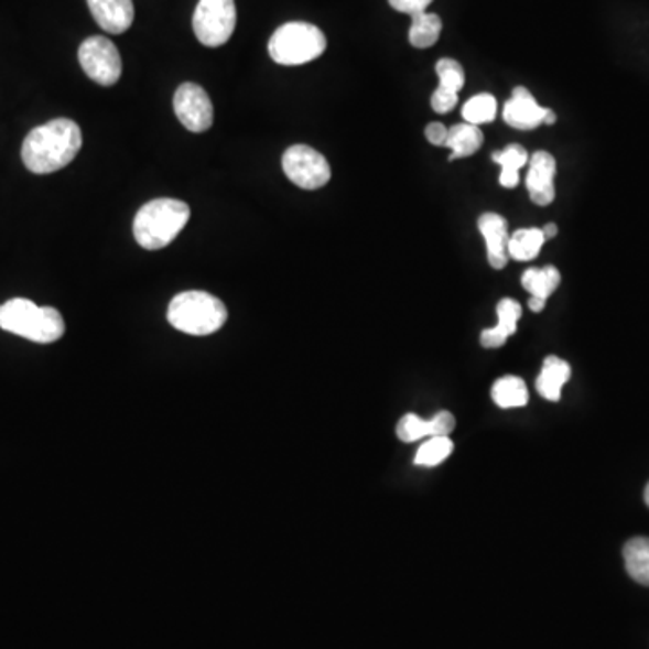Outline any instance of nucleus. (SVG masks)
<instances>
[{"instance_id": "1", "label": "nucleus", "mask_w": 649, "mask_h": 649, "mask_svg": "<svg viewBox=\"0 0 649 649\" xmlns=\"http://www.w3.org/2000/svg\"><path fill=\"white\" fill-rule=\"evenodd\" d=\"M82 143L84 138L78 123L67 118L53 119L25 136L22 161L33 174H53L73 163Z\"/></svg>"}, {"instance_id": "2", "label": "nucleus", "mask_w": 649, "mask_h": 649, "mask_svg": "<svg viewBox=\"0 0 649 649\" xmlns=\"http://www.w3.org/2000/svg\"><path fill=\"white\" fill-rule=\"evenodd\" d=\"M188 220V204L177 198H154L136 215V242L149 251L166 248L174 242Z\"/></svg>"}, {"instance_id": "3", "label": "nucleus", "mask_w": 649, "mask_h": 649, "mask_svg": "<svg viewBox=\"0 0 649 649\" xmlns=\"http://www.w3.org/2000/svg\"><path fill=\"white\" fill-rule=\"evenodd\" d=\"M0 328L30 342L55 343L64 336L62 314L53 307H39L25 298H13L0 305Z\"/></svg>"}, {"instance_id": "4", "label": "nucleus", "mask_w": 649, "mask_h": 649, "mask_svg": "<svg viewBox=\"0 0 649 649\" xmlns=\"http://www.w3.org/2000/svg\"><path fill=\"white\" fill-rule=\"evenodd\" d=\"M172 327L190 336H209L223 328L228 320V309L214 294L204 291H186L177 294L169 305Z\"/></svg>"}, {"instance_id": "5", "label": "nucleus", "mask_w": 649, "mask_h": 649, "mask_svg": "<svg viewBox=\"0 0 649 649\" xmlns=\"http://www.w3.org/2000/svg\"><path fill=\"white\" fill-rule=\"evenodd\" d=\"M327 50L323 31L309 22L280 25L269 40V55L280 65H303L320 58Z\"/></svg>"}, {"instance_id": "6", "label": "nucleus", "mask_w": 649, "mask_h": 649, "mask_svg": "<svg viewBox=\"0 0 649 649\" xmlns=\"http://www.w3.org/2000/svg\"><path fill=\"white\" fill-rule=\"evenodd\" d=\"M237 25L235 0H198L194 13V31L198 42L208 47L224 45Z\"/></svg>"}, {"instance_id": "7", "label": "nucleus", "mask_w": 649, "mask_h": 649, "mask_svg": "<svg viewBox=\"0 0 649 649\" xmlns=\"http://www.w3.org/2000/svg\"><path fill=\"white\" fill-rule=\"evenodd\" d=\"M79 65L96 84L110 87L118 84L121 78V56L115 42H110L105 36H90L84 40L78 51Z\"/></svg>"}, {"instance_id": "8", "label": "nucleus", "mask_w": 649, "mask_h": 649, "mask_svg": "<svg viewBox=\"0 0 649 649\" xmlns=\"http://www.w3.org/2000/svg\"><path fill=\"white\" fill-rule=\"evenodd\" d=\"M283 172L303 190L323 188L333 177L327 159L307 144H294L282 158Z\"/></svg>"}, {"instance_id": "9", "label": "nucleus", "mask_w": 649, "mask_h": 649, "mask_svg": "<svg viewBox=\"0 0 649 649\" xmlns=\"http://www.w3.org/2000/svg\"><path fill=\"white\" fill-rule=\"evenodd\" d=\"M175 115L190 132H206L214 125V105L208 93L197 84H183L175 90Z\"/></svg>"}, {"instance_id": "10", "label": "nucleus", "mask_w": 649, "mask_h": 649, "mask_svg": "<svg viewBox=\"0 0 649 649\" xmlns=\"http://www.w3.org/2000/svg\"><path fill=\"white\" fill-rule=\"evenodd\" d=\"M547 115L549 109L541 107L526 87H516L504 107L506 123L518 130H532L545 125Z\"/></svg>"}, {"instance_id": "11", "label": "nucleus", "mask_w": 649, "mask_h": 649, "mask_svg": "<svg viewBox=\"0 0 649 649\" xmlns=\"http://www.w3.org/2000/svg\"><path fill=\"white\" fill-rule=\"evenodd\" d=\"M529 174H527V190L531 201L538 206H549L555 198V159L549 152H536L529 158Z\"/></svg>"}, {"instance_id": "12", "label": "nucleus", "mask_w": 649, "mask_h": 649, "mask_svg": "<svg viewBox=\"0 0 649 649\" xmlns=\"http://www.w3.org/2000/svg\"><path fill=\"white\" fill-rule=\"evenodd\" d=\"M478 229L486 240L487 260L495 269H504L509 262V224L498 214H484L478 218Z\"/></svg>"}, {"instance_id": "13", "label": "nucleus", "mask_w": 649, "mask_h": 649, "mask_svg": "<svg viewBox=\"0 0 649 649\" xmlns=\"http://www.w3.org/2000/svg\"><path fill=\"white\" fill-rule=\"evenodd\" d=\"M455 430V417L450 412H439L432 421H424L415 413H408L397 424V436L402 442H417L424 436H450Z\"/></svg>"}, {"instance_id": "14", "label": "nucleus", "mask_w": 649, "mask_h": 649, "mask_svg": "<svg viewBox=\"0 0 649 649\" xmlns=\"http://www.w3.org/2000/svg\"><path fill=\"white\" fill-rule=\"evenodd\" d=\"M90 13L107 33L121 35L134 22L132 0H87Z\"/></svg>"}, {"instance_id": "15", "label": "nucleus", "mask_w": 649, "mask_h": 649, "mask_svg": "<svg viewBox=\"0 0 649 649\" xmlns=\"http://www.w3.org/2000/svg\"><path fill=\"white\" fill-rule=\"evenodd\" d=\"M496 314H498L496 327L487 328L482 333V347L498 348L506 345L507 339L516 333V325L520 322L521 305L512 298H504L496 307Z\"/></svg>"}, {"instance_id": "16", "label": "nucleus", "mask_w": 649, "mask_h": 649, "mask_svg": "<svg viewBox=\"0 0 649 649\" xmlns=\"http://www.w3.org/2000/svg\"><path fill=\"white\" fill-rule=\"evenodd\" d=\"M572 370L569 363L563 361L561 357L549 356L543 361L538 381H536V390L547 401H560L561 388L565 387V382L571 379Z\"/></svg>"}, {"instance_id": "17", "label": "nucleus", "mask_w": 649, "mask_h": 649, "mask_svg": "<svg viewBox=\"0 0 649 649\" xmlns=\"http://www.w3.org/2000/svg\"><path fill=\"white\" fill-rule=\"evenodd\" d=\"M484 143V134L476 125L462 123L447 129V138L444 147L452 150L453 159L469 158L480 150Z\"/></svg>"}, {"instance_id": "18", "label": "nucleus", "mask_w": 649, "mask_h": 649, "mask_svg": "<svg viewBox=\"0 0 649 649\" xmlns=\"http://www.w3.org/2000/svg\"><path fill=\"white\" fill-rule=\"evenodd\" d=\"M625 555L626 571L631 580L640 585L649 586V538L639 536L631 538L623 549Z\"/></svg>"}, {"instance_id": "19", "label": "nucleus", "mask_w": 649, "mask_h": 649, "mask_svg": "<svg viewBox=\"0 0 649 649\" xmlns=\"http://www.w3.org/2000/svg\"><path fill=\"white\" fill-rule=\"evenodd\" d=\"M493 161L500 164V184L504 188H516V184L520 181L521 166H526L529 161V154L527 150L520 144H509L507 149L500 150L493 154Z\"/></svg>"}, {"instance_id": "20", "label": "nucleus", "mask_w": 649, "mask_h": 649, "mask_svg": "<svg viewBox=\"0 0 649 649\" xmlns=\"http://www.w3.org/2000/svg\"><path fill=\"white\" fill-rule=\"evenodd\" d=\"M493 401L500 408L526 407L529 390L523 379L516 376L500 377L491 388Z\"/></svg>"}, {"instance_id": "21", "label": "nucleus", "mask_w": 649, "mask_h": 649, "mask_svg": "<svg viewBox=\"0 0 649 649\" xmlns=\"http://www.w3.org/2000/svg\"><path fill=\"white\" fill-rule=\"evenodd\" d=\"M442 20L435 13H419L412 17V25H410V44L417 50H428L439 42L441 36Z\"/></svg>"}, {"instance_id": "22", "label": "nucleus", "mask_w": 649, "mask_h": 649, "mask_svg": "<svg viewBox=\"0 0 649 649\" xmlns=\"http://www.w3.org/2000/svg\"><path fill=\"white\" fill-rule=\"evenodd\" d=\"M545 237L541 234L540 228H523L518 229L511 238H509V258L518 260V262H529L534 260L540 255Z\"/></svg>"}, {"instance_id": "23", "label": "nucleus", "mask_w": 649, "mask_h": 649, "mask_svg": "<svg viewBox=\"0 0 649 649\" xmlns=\"http://www.w3.org/2000/svg\"><path fill=\"white\" fill-rule=\"evenodd\" d=\"M561 274L554 266H545V268L527 269L523 277H521V285L531 296L547 298L554 294L555 289L560 285Z\"/></svg>"}, {"instance_id": "24", "label": "nucleus", "mask_w": 649, "mask_h": 649, "mask_svg": "<svg viewBox=\"0 0 649 649\" xmlns=\"http://www.w3.org/2000/svg\"><path fill=\"white\" fill-rule=\"evenodd\" d=\"M496 109H498V105H496L495 96L482 93V95L467 99L464 109H462V116L467 123L480 127L484 123H491L496 118Z\"/></svg>"}, {"instance_id": "25", "label": "nucleus", "mask_w": 649, "mask_h": 649, "mask_svg": "<svg viewBox=\"0 0 649 649\" xmlns=\"http://www.w3.org/2000/svg\"><path fill=\"white\" fill-rule=\"evenodd\" d=\"M453 453V442L450 436H430L415 455L417 466L433 467L446 461Z\"/></svg>"}, {"instance_id": "26", "label": "nucleus", "mask_w": 649, "mask_h": 649, "mask_svg": "<svg viewBox=\"0 0 649 649\" xmlns=\"http://www.w3.org/2000/svg\"><path fill=\"white\" fill-rule=\"evenodd\" d=\"M436 76H439V87L442 89L453 90V93H461L462 87L466 84V75H464V67H462L456 60L442 58L436 62Z\"/></svg>"}, {"instance_id": "27", "label": "nucleus", "mask_w": 649, "mask_h": 649, "mask_svg": "<svg viewBox=\"0 0 649 649\" xmlns=\"http://www.w3.org/2000/svg\"><path fill=\"white\" fill-rule=\"evenodd\" d=\"M456 104H458V95L453 93V90L439 89L433 93L432 96V109L435 110L436 115H446V112H452L455 109Z\"/></svg>"}, {"instance_id": "28", "label": "nucleus", "mask_w": 649, "mask_h": 649, "mask_svg": "<svg viewBox=\"0 0 649 649\" xmlns=\"http://www.w3.org/2000/svg\"><path fill=\"white\" fill-rule=\"evenodd\" d=\"M432 2L433 0H388V4L392 6L393 10L410 17L426 13Z\"/></svg>"}, {"instance_id": "29", "label": "nucleus", "mask_w": 649, "mask_h": 649, "mask_svg": "<svg viewBox=\"0 0 649 649\" xmlns=\"http://www.w3.org/2000/svg\"><path fill=\"white\" fill-rule=\"evenodd\" d=\"M447 138V129L442 123H430L426 127V139L435 147H444Z\"/></svg>"}, {"instance_id": "30", "label": "nucleus", "mask_w": 649, "mask_h": 649, "mask_svg": "<svg viewBox=\"0 0 649 649\" xmlns=\"http://www.w3.org/2000/svg\"><path fill=\"white\" fill-rule=\"evenodd\" d=\"M547 300H541V298L531 296L529 300V309H531L532 313H541L543 309H545Z\"/></svg>"}, {"instance_id": "31", "label": "nucleus", "mask_w": 649, "mask_h": 649, "mask_svg": "<svg viewBox=\"0 0 649 649\" xmlns=\"http://www.w3.org/2000/svg\"><path fill=\"white\" fill-rule=\"evenodd\" d=\"M541 234H543V237H545V240H551V238H554L555 235H558V226H555V224H547V226H543V228H541Z\"/></svg>"}, {"instance_id": "32", "label": "nucleus", "mask_w": 649, "mask_h": 649, "mask_svg": "<svg viewBox=\"0 0 649 649\" xmlns=\"http://www.w3.org/2000/svg\"><path fill=\"white\" fill-rule=\"evenodd\" d=\"M645 500H646V506L649 507V484H648V486H646Z\"/></svg>"}]
</instances>
